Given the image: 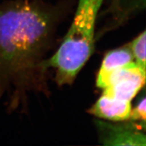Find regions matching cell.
<instances>
[{"instance_id": "6da1fadb", "label": "cell", "mask_w": 146, "mask_h": 146, "mask_svg": "<svg viewBox=\"0 0 146 146\" xmlns=\"http://www.w3.org/2000/svg\"><path fill=\"white\" fill-rule=\"evenodd\" d=\"M60 19L59 9L37 0L0 4V92L44 90L45 57Z\"/></svg>"}, {"instance_id": "7a4b0ae2", "label": "cell", "mask_w": 146, "mask_h": 146, "mask_svg": "<svg viewBox=\"0 0 146 146\" xmlns=\"http://www.w3.org/2000/svg\"><path fill=\"white\" fill-rule=\"evenodd\" d=\"M103 0H79L70 28L60 47L47 59L59 85L71 84L93 52L98 12Z\"/></svg>"}, {"instance_id": "3957f363", "label": "cell", "mask_w": 146, "mask_h": 146, "mask_svg": "<svg viewBox=\"0 0 146 146\" xmlns=\"http://www.w3.org/2000/svg\"><path fill=\"white\" fill-rule=\"evenodd\" d=\"M145 82V71L133 62L114 72L102 94L122 101L130 102Z\"/></svg>"}, {"instance_id": "277c9868", "label": "cell", "mask_w": 146, "mask_h": 146, "mask_svg": "<svg viewBox=\"0 0 146 146\" xmlns=\"http://www.w3.org/2000/svg\"><path fill=\"white\" fill-rule=\"evenodd\" d=\"M145 124L130 121L111 124L97 121L96 127L100 142L106 145H146L144 131Z\"/></svg>"}, {"instance_id": "5b68a950", "label": "cell", "mask_w": 146, "mask_h": 146, "mask_svg": "<svg viewBox=\"0 0 146 146\" xmlns=\"http://www.w3.org/2000/svg\"><path fill=\"white\" fill-rule=\"evenodd\" d=\"M133 62H135L134 57L130 44L109 51L105 56L99 71L96 86L100 88H105L114 72Z\"/></svg>"}, {"instance_id": "8992f818", "label": "cell", "mask_w": 146, "mask_h": 146, "mask_svg": "<svg viewBox=\"0 0 146 146\" xmlns=\"http://www.w3.org/2000/svg\"><path fill=\"white\" fill-rule=\"evenodd\" d=\"M131 110L130 102L122 101L102 94L88 113L95 116L111 121L129 120Z\"/></svg>"}, {"instance_id": "52a82bcc", "label": "cell", "mask_w": 146, "mask_h": 146, "mask_svg": "<svg viewBox=\"0 0 146 146\" xmlns=\"http://www.w3.org/2000/svg\"><path fill=\"white\" fill-rule=\"evenodd\" d=\"M145 31L135 38L130 46L135 60V63L141 69L145 71Z\"/></svg>"}, {"instance_id": "ba28073f", "label": "cell", "mask_w": 146, "mask_h": 146, "mask_svg": "<svg viewBox=\"0 0 146 146\" xmlns=\"http://www.w3.org/2000/svg\"><path fill=\"white\" fill-rule=\"evenodd\" d=\"M146 101L145 98L144 96L141 99L137 106L131 110L129 120L145 124L146 118Z\"/></svg>"}]
</instances>
